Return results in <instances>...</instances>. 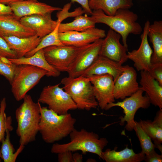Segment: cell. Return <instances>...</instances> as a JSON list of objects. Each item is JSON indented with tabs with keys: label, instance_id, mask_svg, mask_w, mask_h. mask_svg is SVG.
<instances>
[{
	"label": "cell",
	"instance_id": "1",
	"mask_svg": "<svg viewBox=\"0 0 162 162\" xmlns=\"http://www.w3.org/2000/svg\"><path fill=\"white\" fill-rule=\"evenodd\" d=\"M23 100V103L15 111L17 124L16 133L19 137L20 144L25 146L35 141L39 132L40 104L34 102L27 94Z\"/></svg>",
	"mask_w": 162,
	"mask_h": 162
},
{
	"label": "cell",
	"instance_id": "2",
	"mask_svg": "<svg viewBox=\"0 0 162 162\" xmlns=\"http://www.w3.org/2000/svg\"><path fill=\"white\" fill-rule=\"evenodd\" d=\"M39 132L46 143H52L69 135L75 128L76 119L69 113L59 115L40 105Z\"/></svg>",
	"mask_w": 162,
	"mask_h": 162
},
{
	"label": "cell",
	"instance_id": "3",
	"mask_svg": "<svg viewBox=\"0 0 162 162\" xmlns=\"http://www.w3.org/2000/svg\"><path fill=\"white\" fill-rule=\"evenodd\" d=\"M91 17L96 23H102L120 34L123 45L128 48L127 40L130 34H140L142 29L137 22L138 16L127 9L118 10L113 16H108L101 10H93Z\"/></svg>",
	"mask_w": 162,
	"mask_h": 162
},
{
	"label": "cell",
	"instance_id": "4",
	"mask_svg": "<svg viewBox=\"0 0 162 162\" xmlns=\"http://www.w3.org/2000/svg\"><path fill=\"white\" fill-rule=\"evenodd\" d=\"M69 135V142L53 144L51 148V152L58 154L65 151H80L83 154L87 152L96 154L101 159L103 150L108 142L106 138H99L98 134L84 129L78 130L74 128Z\"/></svg>",
	"mask_w": 162,
	"mask_h": 162
},
{
	"label": "cell",
	"instance_id": "5",
	"mask_svg": "<svg viewBox=\"0 0 162 162\" xmlns=\"http://www.w3.org/2000/svg\"><path fill=\"white\" fill-rule=\"evenodd\" d=\"M61 83L64 90L70 96L77 109L89 111L98 106L93 86L90 78L80 76L72 78L68 76L63 78Z\"/></svg>",
	"mask_w": 162,
	"mask_h": 162
},
{
	"label": "cell",
	"instance_id": "6",
	"mask_svg": "<svg viewBox=\"0 0 162 162\" xmlns=\"http://www.w3.org/2000/svg\"><path fill=\"white\" fill-rule=\"evenodd\" d=\"M48 72L42 68L26 64L17 65L12 81L11 91L16 100H22Z\"/></svg>",
	"mask_w": 162,
	"mask_h": 162
},
{
	"label": "cell",
	"instance_id": "7",
	"mask_svg": "<svg viewBox=\"0 0 162 162\" xmlns=\"http://www.w3.org/2000/svg\"><path fill=\"white\" fill-rule=\"evenodd\" d=\"M60 83L45 86L43 89L38 99L39 103L45 104L48 108L59 115L68 113L69 110L77 109L70 95L62 88Z\"/></svg>",
	"mask_w": 162,
	"mask_h": 162
},
{
	"label": "cell",
	"instance_id": "8",
	"mask_svg": "<svg viewBox=\"0 0 162 162\" xmlns=\"http://www.w3.org/2000/svg\"><path fill=\"white\" fill-rule=\"evenodd\" d=\"M144 91L139 88L135 93L123 100L122 101L112 103L108 104L105 110H107L114 106H119L123 110L124 116L120 118V124L126 122L125 128L128 131L133 129L136 123L134 118L136 113L140 108L147 109L150 105L149 99L146 94L143 95Z\"/></svg>",
	"mask_w": 162,
	"mask_h": 162
},
{
	"label": "cell",
	"instance_id": "9",
	"mask_svg": "<svg viewBox=\"0 0 162 162\" xmlns=\"http://www.w3.org/2000/svg\"><path fill=\"white\" fill-rule=\"evenodd\" d=\"M87 45L51 46L43 50L45 58L50 65L60 72H67L76 57Z\"/></svg>",
	"mask_w": 162,
	"mask_h": 162
},
{
	"label": "cell",
	"instance_id": "10",
	"mask_svg": "<svg viewBox=\"0 0 162 162\" xmlns=\"http://www.w3.org/2000/svg\"><path fill=\"white\" fill-rule=\"evenodd\" d=\"M103 39L86 46L79 53L70 66L68 76L76 78L81 76L99 55Z\"/></svg>",
	"mask_w": 162,
	"mask_h": 162
},
{
	"label": "cell",
	"instance_id": "11",
	"mask_svg": "<svg viewBox=\"0 0 162 162\" xmlns=\"http://www.w3.org/2000/svg\"><path fill=\"white\" fill-rule=\"evenodd\" d=\"M88 77L93 86L98 106L102 110H105L108 104L115 101L113 77L109 74H104L94 75Z\"/></svg>",
	"mask_w": 162,
	"mask_h": 162
},
{
	"label": "cell",
	"instance_id": "12",
	"mask_svg": "<svg viewBox=\"0 0 162 162\" xmlns=\"http://www.w3.org/2000/svg\"><path fill=\"white\" fill-rule=\"evenodd\" d=\"M121 35L110 28L103 39L99 55L122 64L128 59V48L120 43Z\"/></svg>",
	"mask_w": 162,
	"mask_h": 162
},
{
	"label": "cell",
	"instance_id": "13",
	"mask_svg": "<svg viewBox=\"0 0 162 162\" xmlns=\"http://www.w3.org/2000/svg\"><path fill=\"white\" fill-rule=\"evenodd\" d=\"M150 24L148 20L145 23L143 32L141 35V42L139 48L127 53L128 59L133 61L134 66L138 71H148L151 65L153 50L149 44L148 35Z\"/></svg>",
	"mask_w": 162,
	"mask_h": 162
},
{
	"label": "cell",
	"instance_id": "14",
	"mask_svg": "<svg viewBox=\"0 0 162 162\" xmlns=\"http://www.w3.org/2000/svg\"><path fill=\"white\" fill-rule=\"evenodd\" d=\"M137 75L133 68L128 65L124 66V70L114 81L113 94L115 99L123 100L139 89Z\"/></svg>",
	"mask_w": 162,
	"mask_h": 162
},
{
	"label": "cell",
	"instance_id": "15",
	"mask_svg": "<svg viewBox=\"0 0 162 162\" xmlns=\"http://www.w3.org/2000/svg\"><path fill=\"white\" fill-rule=\"evenodd\" d=\"M58 35L63 45L78 47L91 44L106 36L104 30L95 27L83 32L73 31L59 33Z\"/></svg>",
	"mask_w": 162,
	"mask_h": 162
},
{
	"label": "cell",
	"instance_id": "16",
	"mask_svg": "<svg viewBox=\"0 0 162 162\" xmlns=\"http://www.w3.org/2000/svg\"><path fill=\"white\" fill-rule=\"evenodd\" d=\"M51 14H33L22 17L21 23L34 31L36 34L41 38L52 32L58 24L53 20Z\"/></svg>",
	"mask_w": 162,
	"mask_h": 162
},
{
	"label": "cell",
	"instance_id": "17",
	"mask_svg": "<svg viewBox=\"0 0 162 162\" xmlns=\"http://www.w3.org/2000/svg\"><path fill=\"white\" fill-rule=\"evenodd\" d=\"M8 5L10 7L14 15L20 18L33 14H51L62 9L31 0H24Z\"/></svg>",
	"mask_w": 162,
	"mask_h": 162
},
{
	"label": "cell",
	"instance_id": "18",
	"mask_svg": "<svg viewBox=\"0 0 162 162\" xmlns=\"http://www.w3.org/2000/svg\"><path fill=\"white\" fill-rule=\"evenodd\" d=\"M14 14L0 16V36L26 38L36 34L32 29L24 26Z\"/></svg>",
	"mask_w": 162,
	"mask_h": 162
},
{
	"label": "cell",
	"instance_id": "19",
	"mask_svg": "<svg viewBox=\"0 0 162 162\" xmlns=\"http://www.w3.org/2000/svg\"><path fill=\"white\" fill-rule=\"evenodd\" d=\"M124 68V66L99 55L81 76L88 77L94 75L109 74L112 76L114 81Z\"/></svg>",
	"mask_w": 162,
	"mask_h": 162
},
{
	"label": "cell",
	"instance_id": "20",
	"mask_svg": "<svg viewBox=\"0 0 162 162\" xmlns=\"http://www.w3.org/2000/svg\"><path fill=\"white\" fill-rule=\"evenodd\" d=\"M139 88L148 97L151 103L162 109V86L149 74L148 71H140Z\"/></svg>",
	"mask_w": 162,
	"mask_h": 162
},
{
	"label": "cell",
	"instance_id": "21",
	"mask_svg": "<svg viewBox=\"0 0 162 162\" xmlns=\"http://www.w3.org/2000/svg\"><path fill=\"white\" fill-rule=\"evenodd\" d=\"M2 38L6 41L10 48L14 52L16 58L24 57L27 53L34 49L42 39L36 34L26 38L15 36Z\"/></svg>",
	"mask_w": 162,
	"mask_h": 162
},
{
	"label": "cell",
	"instance_id": "22",
	"mask_svg": "<svg viewBox=\"0 0 162 162\" xmlns=\"http://www.w3.org/2000/svg\"><path fill=\"white\" fill-rule=\"evenodd\" d=\"M116 150L115 147L113 150L108 148L103 151L101 159L106 162H140L144 160L145 154L142 151L136 153L127 146L122 150Z\"/></svg>",
	"mask_w": 162,
	"mask_h": 162
},
{
	"label": "cell",
	"instance_id": "23",
	"mask_svg": "<svg viewBox=\"0 0 162 162\" xmlns=\"http://www.w3.org/2000/svg\"><path fill=\"white\" fill-rule=\"evenodd\" d=\"M137 123L154 142L155 147L162 152V109H160L153 121L141 120Z\"/></svg>",
	"mask_w": 162,
	"mask_h": 162
},
{
	"label": "cell",
	"instance_id": "24",
	"mask_svg": "<svg viewBox=\"0 0 162 162\" xmlns=\"http://www.w3.org/2000/svg\"><path fill=\"white\" fill-rule=\"evenodd\" d=\"M12 64L16 65L26 64L35 66L46 70L48 73V76L58 77L60 72L50 65L46 60L43 50H40L29 57L25 56L19 58H8Z\"/></svg>",
	"mask_w": 162,
	"mask_h": 162
},
{
	"label": "cell",
	"instance_id": "25",
	"mask_svg": "<svg viewBox=\"0 0 162 162\" xmlns=\"http://www.w3.org/2000/svg\"><path fill=\"white\" fill-rule=\"evenodd\" d=\"M148 35L153 49L151 63H162V21H155L150 24Z\"/></svg>",
	"mask_w": 162,
	"mask_h": 162
},
{
	"label": "cell",
	"instance_id": "26",
	"mask_svg": "<svg viewBox=\"0 0 162 162\" xmlns=\"http://www.w3.org/2000/svg\"><path fill=\"white\" fill-rule=\"evenodd\" d=\"M132 0H89L91 10H101L106 15L112 16L120 9H129L133 5Z\"/></svg>",
	"mask_w": 162,
	"mask_h": 162
},
{
	"label": "cell",
	"instance_id": "27",
	"mask_svg": "<svg viewBox=\"0 0 162 162\" xmlns=\"http://www.w3.org/2000/svg\"><path fill=\"white\" fill-rule=\"evenodd\" d=\"M96 23L92 18L87 15L77 16L72 22L60 23L59 24V33L69 31L83 32L95 27Z\"/></svg>",
	"mask_w": 162,
	"mask_h": 162
},
{
	"label": "cell",
	"instance_id": "28",
	"mask_svg": "<svg viewBox=\"0 0 162 162\" xmlns=\"http://www.w3.org/2000/svg\"><path fill=\"white\" fill-rule=\"evenodd\" d=\"M10 130L7 129L6 131L5 138L2 141L0 149L2 159L4 162H15L17 157L24 149L25 146L20 144V146L15 152V150L10 140Z\"/></svg>",
	"mask_w": 162,
	"mask_h": 162
},
{
	"label": "cell",
	"instance_id": "29",
	"mask_svg": "<svg viewBox=\"0 0 162 162\" xmlns=\"http://www.w3.org/2000/svg\"><path fill=\"white\" fill-rule=\"evenodd\" d=\"M59 24H58L52 32L43 38L37 47L32 51L27 53L25 57L31 56L38 51L49 46L64 45L60 41L59 37L58 28Z\"/></svg>",
	"mask_w": 162,
	"mask_h": 162
},
{
	"label": "cell",
	"instance_id": "30",
	"mask_svg": "<svg viewBox=\"0 0 162 162\" xmlns=\"http://www.w3.org/2000/svg\"><path fill=\"white\" fill-rule=\"evenodd\" d=\"M6 106V99L5 98H3L0 103L1 112L0 115V142L4 138L6 130L8 129L11 131L14 129L12 125L11 117L7 116L5 112ZM2 159V156L0 151V162Z\"/></svg>",
	"mask_w": 162,
	"mask_h": 162
},
{
	"label": "cell",
	"instance_id": "31",
	"mask_svg": "<svg viewBox=\"0 0 162 162\" xmlns=\"http://www.w3.org/2000/svg\"><path fill=\"white\" fill-rule=\"evenodd\" d=\"M133 129L135 131L140 141L142 151L145 154H148L154 150L155 146L152 139L136 121Z\"/></svg>",
	"mask_w": 162,
	"mask_h": 162
},
{
	"label": "cell",
	"instance_id": "32",
	"mask_svg": "<svg viewBox=\"0 0 162 162\" xmlns=\"http://www.w3.org/2000/svg\"><path fill=\"white\" fill-rule=\"evenodd\" d=\"M71 4V2L66 4L61 10L57 12L56 16L58 19L56 21L58 23H61L64 19L68 16L76 17L85 13L81 7L76 8L72 12L68 13V10L70 9Z\"/></svg>",
	"mask_w": 162,
	"mask_h": 162
},
{
	"label": "cell",
	"instance_id": "33",
	"mask_svg": "<svg viewBox=\"0 0 162 162\" xmlns=\"http://www.w3.org/2000/svg\"><path fill=\"white\" fill-rule=\"evenodd\" d=\"M16 66L12 63H5L0 59V75L4 77L10 84L12 81Z\"/></svg>",
	"mask_w": 162,
	"mask_h": 162
},
{
	"label": "cell",
	"instance_id": "34",
	"mask_svg": "<svg viewBox=\"0 0 162 162\" xmlns=\"http://www.w3.org/2000/svg\"><path fill=\"white\" fill-rule=\"evenodd\" d=\"M16 58V56L14 51L9 47L6 41L0 36V58Z\"/></svg>",
	"mask_w": 162,
	"mask_h": 162
},
{
	"label": "cell",
	"instance_id": "35",
	"mask_svg": "<svg viewBox=\"0 0 162 162\" xmlns=\"http://www.w3.org/2000/svg\"><path fill=\"white\" fill-rule=\"evenodd\" d=\"M148 72L162 86V63L152 64Z\"/></svg>",
	"mask_w": 162,
	"mask_h": 162
},
{
	"label": "cell",
	"instance_id": "36",
	"mask_svg": "<svg viewBox=\"0 0 162 162\" xmlns=\"http://www.w3.org/2000/svg\"><path fill=\"white\" fill-rule=\"evenodd\" d=\"M144 160L146 162H161L162 155L158 154L154 150L145 155Z\"/></svg>",
	"mask_w": 162,
	"mask_h": 162
},
{
	"label": "cell",
	"instance_id": "37",
	"mask_svg": "<svg viewBox=\"0 0 162 162\" xmlns=\"http://www.w3.org/2000/svg\"><path fill=\"white\" fill-rule=\"evenodd\" d=\"M72 152L70 151H65L58 154V161L73 162Z\"/></svg>",
	"mask_w": 162,
	"mask_h": 162
},
{
	"label": "cell",
	"instance_id": "38",
	"mask_svg": "<svg viewBox=\"0 0 162 162\" xmlns=\"http://www.w3.org/2000/svg\"><path fill=\"white\" fill-rule=\"evenodd\" d=\"M71 2H76L80 4L84 11L88 14L91 15L92 13V10L90 8L88 5L89 0H70Z\"/></svg>",
	"mask_w": 162,
	"mask_h": 162
},
{
	"label": "cell",
	"instance_id": "39",
	"mask_svg": "<svg viewBox=\"0 0 162 162\" xmlns=\"http://www.w3.org/2000/svg\"><path fill=\"white\" fill-rule=\"evenodd\" d=\"M14 14L10 7L0 2V16Z\"/></svg>",
	"mask_w": 162,
	"mask_h": 162
},
{
	"label": "cell",
	"instance_id": "40",
	"mask_svg": "<svg viewBox=\"0 0 162 162\" xmlns=\"http://www.w3.org/2000/svg\"><path fill=\"white\" fill-rule=\"evenodd\" d=\"M73 162H82L83 160V157L81 154L78 152L72 154Z\"/></svg>",
	"mask_w": 162,
	"mask_h": 162
},
{
	"label": "cell",
	"instance_id": "41",
	"mask_svg": "<svg viewBox=\"0 0 162 162\" xmlns=\"http://www.w3.org/2000/svg\"><path fill=\"white\" fill-rule=\"evenodd\" d=\"M24 0H0V2L7 5L12 3Z\"/></svg>",
	"mask_w": 162,
	"mask_h": 162
},
{
	"label": "cell",
	"instance_id": "42",
	"mask_svg": "<svg viewBox=\"0 0 162 162\" xmlns=\"http://www.w3.org/2000/svg\"><path fill=\"white\" fill-rule=\"evenodd\" d=\"M1 108L0 106V115H1Z\"/></svg>",
	"mask_w": 162,
	"mask_h": 162
},
{
	"label": "cell",
	"instance_id": "43",
	"mask_svg": "<svg viewBox=\"0 0 162 162\" xmlns=\"http://www.w3.org/2000/svg\"><path fill=\"white\" fill-rule=\"evenodd\" d=\"M31 0L33 1H37V0Z\"/></svg>",
	"mask_w": 162,
	"mask_h": 162
}]
</instances>
